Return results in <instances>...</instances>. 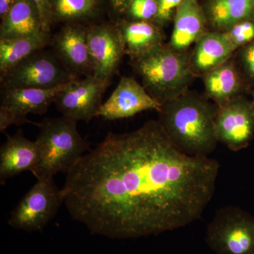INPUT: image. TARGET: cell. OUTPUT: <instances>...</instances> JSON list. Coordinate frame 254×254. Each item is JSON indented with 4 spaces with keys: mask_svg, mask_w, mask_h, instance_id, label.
<instances>
[{
    "mask_svg": "<svg viewBox=\"0 0 254 254\" xmlns=\"http://www.w3.org/2000/svg\"><path fill=\"white\" fill-rule=\"evenodd\" d=\"M241 60L246 72L250 77L254 78V41L244 47Z\"/></svg>",
    "mask_w": 254,
    "mask_h": 254,
    "instance_id": "27",
    "label": "cell"
},
{
    "mask_svg": "<svg viewBox=\"0 0 254 254\" xmlns=\"http://www.w3.org/2000/svg\"><path fill=\"white\" fill-rule=\"evenodd\" d=\"M183 0H158V12L154 23L164 27L174 19L177 8Z\"/></svg>",
    "mask_w": 254,
    "mask_h": 254,
    "instance_id": "25",
    "label": "cell"
},
{
    "mask_svg": "<svg viewBox=\"0 0 254 254\" xmlns=\"http://www.w3.org/2000/svg\"><path fill=\"white\" fill-rule=\"evenodd\" d=\"M224 33L236 50L254 41V21L250 18L240 21Z\"/></svg>",
    "mask_w": 254,
    "mask_h": 254,
    "instance_id": "24",
    "label": "cell"
},
{
    "mask_svg": "<svg viewBox=\"0 0 254 254\" xmlns=\"http://www.w3.org/2000/svg\"><path fill=\"white\" fill-rule=\"evenodd\" d=\"M235 51L224 32L207 31L195 42L190 57L192 71L203 76L229 61Z\"/></svg>",
    "mask_w": 254,
    "mask_h": 254,
    "instance_id": "16",
    "label": "cell"
},
{
    "mask_svg": "<svg viewBox=\"0 0 254 254\" xmlns=\"http://www.w3.org/2000/svg\"><path fill=\"white\" fill-rule=\"evenodd\" d=\"M17 0H0V17L2 18Z\"/></svg>",
    "mask_w": 254,
    "mask_h": 254,
    "instance_id": "29",
    "label": "cell"
},
{
    "mask_svg": "<svg viewBox=\"0 0 254 254\" xmlns=\"http://www.w3.org/2000/svg\"><path fill=\"white\" fill-rule=\"evenodd\" d=\"M110 84L93 75L76 78L58 95L55 105L63 116L88 123L98 117L103 94Z\"/></svg>",
    "mask_w": 254,
    "mask_h": 254,
    "instance_id": "9",
    "label": "cell"
},
{
    "mask_svg": "<svg viewBox=\"0 0 254 254\" xmlns=\"http://www.w3.org/2000/svg\"><path fill=\"white\" fill-rule=\"evenodd\" d=\"M87 28L92 75L110 83L126 55L121 32L118 25H94Z\"/></svg>",
    "mask_w": 254,
    "mask_h": 254,
    "instance_id": "10",
    "label": "cell"
},
{
    "mask_svg": "<svg viewBox=\"0 0 254 254\" xmlns=\"http://www.w3.org/2000/svg\"><path fill=\"white\" fill-rule=\"evenodd\" d=\"M53 21H73L93 16L98 0H50Z\"/></svg>",
    "mask_w": 254,
    "mask_h": 254,
    "instance_id": "22",
    "label": "cell"
},
{
    "mask_svg": "<svg viewBox=\"0 0 254 254\" xmlns=\"http://www.w3.org/2000/svg\"><path fill=\"white\" fill-rule=\"evenodd\" d=\"M220 165L177 148L158 121L109 132L66 173L62 189L69 215L91 232L131 239L196 221L213 198Z\"/></svg>",
    "mask_w": 254,
    "mask_h": 254,
    "instance_id": "1",
    "label": "cell"
},
{
    "mask_svg": "<svg viewBox=\"0 0 254 254\" xmlns=\"http://www.w3.org/2000/svg\"><path fill=\"white\" fill-rule=\"evenodd\" d=\"M161 107L143 85L133 78L123 76L109 98L100 107L98 117L106 120H122L147 110L159 112Z\"/></svg>",
    "mask_w": 254,
    "mask_h": 254,
    "instance_id": "12",
    "label": "cell"
},
{
    "mask_svg": "<svg viewBox=\"0 0 254 254\" xmlns=\"http://www.w3.org/2000/svg\"><path fill=\"white\" fill-rule=\"evenodd\" d=\"M130 60L147 54L164 44L162 27L153 21H124L118 24Z\"/></svg>",
    "mask_w": 254,
    "mask_h": 254,
    "instance_id": "17",
    "label": "cell"
},
{
    "mask_svg": "<svg viewBox=\"0 0 254 254\" xmlns=\"http://www.w3.org/2000/svg\"><path fill=\"white\" fill-rule=\"evenodd\" d=\"M63 203L62 190L53 177L40 179L11 212L10 226L26 232H42Z\"/></svg>",
    "mask_w": 254,
    "mask_h": 254,
    "instance_id": "7",
    "label": "cell"
},
{
    "mask_svg": "<svg viewBox=\"0 0 254 254\" xmlns=\"http://www.w3.org/2000/svg\"><path fill=\"white\" fill-rule=\"evenodd\" d=\"M50 33L42 31L33 36L0 38V73L5 72L30 55L51 44Z\"/></svg>",
    "mask_w": 254,
    "mask_h": 254,
    "instance_id": "21",
    "label": "cell"
},
{
    "mask_svg": "<svg viewBox=\"0 0 254 254\" xmlns=\"http://www.w3.org/2000/svg\"><path fill=\"white\" fill-rule=\"evenodd\" d=\"M76 78H78L68 71L54 52L44 49L0 73L1 88L48 89Z\"/></svg>",
    "mask_w": 254,
    "mask_h": 254,
    "instance_id": "5",
    "label": "cell"
},
{
    "mask_svg": "<svg viewBox=\"0 0 254 254\" xmlns=\"http://www.w3.org/2000/svg\"><path fill=\"white\" fill-rule=\"evenodd\" d=\"M158 12V0H131L125 14L131 21L154 22Z\"/></svg>",
    "mask_w": 254,
    "mask_h": 254,
    "instance_id": "23",
    "label": "cell"
},
{
    "mask_svg": "<svg viewBox=\"0 0 254 254\" xmlns=\"http://www.w3.org/2000/svg\"><path fill=\"white\" fill-rule=\"evenodd\" d=\"M252 108H253V110L254 111V99L253 103H252Z\"/></svg>",
    "mask_w": 254,
    "mask_h": 254,
    "instance_id": "30",
    "label": "cell"
},
{
    "mask_svg": "<svg viewBox=\"0 0 254 254\" xmlns=\"http://www.w3.org/2000/svg\"><path fill=\"white\" fill-rule=\"evenodd\" d=\"M195 1H197V0H195Z\"/></svg>",
    "mask_w": 254,
    "mask_h": 254,
    "instance_id": "31",
    "label": "cell"
},
{
    "mask_svg": "<svg viewBox=\"0 0 254 254\" xmlns=\"http://www.w3.org/2000/svg\"><path fill=\"white\" fill-rule=\"evenodd\" d=\"M205 242L216 254H254V218L236 206L217 210Z\"/></svg>",
    "mask_w": 254,
    "mask_h": 254,
    "instance_id": "6",
    "label": "cell"
},
{
    "mask_svg": "<svg viewBox=\"0 0 254 254\" xmlns=\"http://www.w3.org/2000/svg\"><path fill=\"white\" fill-rule=\"evenodd\" d=\"M112 6L115 11L121 14H125L128 3L131 0H110Z\"/></svg>",
    "mask_w": 254,
    "mask_h": 254,
    "instance_id": "28",
    "label": "cell"
},
{
    "mask_svg": "<svg viewBox=\"0 0 254 254\" xmlns=\"http://www.w3.org/2000/svg\"><path fill=\"white\" fill-rule=\"evenodd\" d=\"M39 160L36 141H31L18 131L7 136L0 149V183L4 185L10 178L23 172L33 171Z\"/></svg>",
    "mask_w": 254,
    "mask_h": 254,
    "instance_id": "14",
    "label": "cell"
},
{
    "mask_svg": "<svg viewBox=\"0 0 254 254\" xmlns=\"http://www.w3.org/2000/svg\"><path fill=\"white\" fill-rule=\"evenodd\" d=\"M42 31L41 15L33 0H17L1 18L0 38L33 36Z\"/></svg>",
    "mask_w": 254,
    "mask_h": 254,
    "instance_id": "18",
    "label": "cell"
},
{
    "mask_svg": "<svg viewBox=\"0 0 254 254\" xmlns=\"http://www.w3.org/2000/svg\"><path fill=\"white\" fill-rule=\"evenodd\" d=\"M36 125L39 128L35 141L39 160L32 173L37 180L67 173L83 153L90 150L89 143L78 131L76 120L63 115L46 118Z\"/></svg>",
    "mask_w": 254,
    "mask_h": 254,
    "instance_id": "4",
    "label": "cell"
},
{
    "mask_svg": "<svg viewBox=\"0 0 254 254\" xmlns=\"http://www.w3.org/2000/svg\"><path fill=\"white\" fill-rule=\"evenodd\" d=\"M208 26L225 32L254 15V0H207L203 6Z\"/></svg>",
    "mask_w": 254,
    "mask_h": 254,
    "instance_id": "19",
    "label": "cell"
},
{
    "mask_svg": "<svg viewBox=\"0 0 254 254\" xmlns=\"http://www.w3.org/2000/svg\"><path fill=\"white\" fill-rule=\"evenodd\" d=\"M217 108L204 98L187 91L173 101L162 105L158 123L183 153L208 157L215 149Z\"/></svg>",
    "mask_w": 254,
    "mask_h": 254,
    "instance_id": "2",
    "label": "cell"
},
{
    "mask_svg": "<svg viewBox=\"0 0 254 254\" xmlns=\"http://www.w3.org/2000/svg\"><path fill=\"white\" fill-rule=\"evenodd\" d=\"M33 1L39 10L43 31L46 33H50L52 25L54 21H53L50 0H33Z\"/></svg>",
    "mask_w": 254,
    "mask_h": 254,
    "instance_id": "26",
    "label": "cell"
},
{
    "mask_svg": "<svg viewBox=\"0 0 254 254\" xmlns=\"http://www.w3.org/2000/svg\"><path fill=\"white\" fill-rule=\"evenodd\" d=\"M88 28L68 23L52 38L53 52L75 76L92 75L88 45Z\"/></svg>",
    "mask_w": 254,
    "mask_h": 254,
    "instance_id": "13",
    "label": "cell"
},
{
    "mask_svg": "<svg viewBox=\"0 0 254 254\" xmlns=\"http://www.w3.org/2000/svg\"><path fill=\"white\" fill-rule=\"evenodd\" d=\"M70 82L48 89L1 88L0 131L4 132L12 125L33 124L28 120V115L46 113Z\"/></svg>",
    "mask_w": 254,
    "mask_h": 254,
    "instance_id": "8",
    "label": "cell"
},
{
    "mask_svg": "<svg viewBox=\"0 0 254 254\" xmlns=\"http://www.w3.org/2000/svg\"><path fill=\"white\" fill-rule=\"evenodd\" d=\"M131 64L145 89L161 106L187 93L195 76L186 53L165 43Z\"/></svg>",
    "mask_w": 254,
    "mask_h": 254,
    "instance_id": "3",
    "label": "cell"
},
{
    "mask_svg": "<svg viewBox=\"0 0 254 254\" xmlns=\"http://www.w3.org/2000/svg\"><path fill=\"white\" fill-rule=\"evenodd\" d=\"M218 141L233 151L247 148L254 136V111L252 103L235 97L218 106L215 117Z\"/></svg>",
    "mask_w": 254,
    "mask_h": 254,
    "instance_id": "11",
    "label": "cell"
},
{
    "mask_svg": "<svg viewBox=\"0 0 254 254\" xmlns=\"http://www.w3.org/2000/svg\"><path fill=\"white\" fill-rule=\"evenodd\" d=\"M207 96L221 106L237 96L240 91V73L231 61L214 68L202 76Z\"/></svg>",
    "mask_w": 254,
    "mask_h": 254,
    "instance_id": "20",
    "label": "cell"
},
{
    "mask_svg": "<svg viewBox=\"0 0 254 254\" xmlns=\"http://www.w3.org/2000/svg\"><path fill=\"white\" fill-rule=\"evenodd\" d=\"M206 17L203 7L195 0H183L174 16V28L169 46L186 53L190 46L207 31Z\"/></svg>",
    "mask_w": 254,
    "mask_h": 254,
    "instance_id": "15",
    "label": "cell"
}]
</instances>
